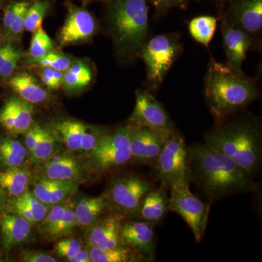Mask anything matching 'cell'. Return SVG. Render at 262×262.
I'll return each instance as SVG.
<instances>
[{
  "instance_id": "1",
  "label": "cell",
  "mask_w": 262,
  "mask_h": 262,
  "mask_svg": "<svg viewBox=\"0 0 262 262\" xmlns=\"http://www.w3.org/2000/svg\"><path fill=\"white\" fill-rule=\"evenodd\" d=\"M188 170L191 183L211 204L226 196L258 189L254 178L244 169L205 142L189 146Z\"/></svg>"
},
{
  "instance_id": "2",
  "label": "cell",
  "mask_w": 262,
  "mask_h": 262,
  "mask_svg": "<svg viewBox=\"0 0 262 262\" xmlns=\"http://www.w3.org/2000/svg\"><path fill=\"white\" fill-rule=\"evenodd\" d=\"M204 95L210 112L219 122L241 111L259 96L252 78L211 58L205 79Z\"/></svg>"
},
{
  "instance_id": "3",
  "label": "cell",
  "mask_w": 262,
  "mask_h": 262,
  "mask_svg": "<svg viewBox=\"0 0 262 262\" xmlns=\"http://www.w3.org/2000/svg\"><path fill=\"white\" fill-rule=\"evenodd\" d=\"M205 143L227 155L254 178L262 162V129L258 119L241 118L219 125Z\"/></svg>"
},
{
  "instance_id": "4",
  "label": "cell",
  "mask_w": 262,
  "mask_h": 262,
  "mask_svg": "<svg viewBox=\"0 0 262 262\" xmlns=\"http://www.w3.org/2000/svg\"><path fill=\"white\" fill-rule=\"evenodd\" d=\"M147 0H108L110 30L122 56L138 53L149 32Z\"/></svg>"
},
{
  "instance_id": "5",
  "label": "cell",
  "mask_w": 262,
  "mask_h": 262,
  "mask_svg": "<svg viewBox=\"0 0 262 262\" xmlns=\"http://www.w3.org/2000/svg\"><path fill=\"white\" fill-rule=\"evenodd\" d=\"M182 52L178 36L159 34L141 46L138 55L145 63L148 88L154 91L163 83L165 76Z\"/></svg>"
},
{
  "instance_id": "6",
  "label": "cell",
  "mask_w": 262,
  "mask_h": 262,
  "mask_svg": "<svg viewBox=\"0 0 262 262\" xmlns=\"http://www.w3.org/2000/svg\"><path fill=\"white\" fill-rule=\"evenodd\" d=\"M154 188L153 183L148 179L129 174L115 177L103 195L110 212L123 218H136L144 196Z\"/></svg>"
},
{
  "instance_id": "7",
  "label": "cell",
  "mask_w": 262,
  "mask_h": 262,
  "mask_svg": "<svg viewBox=\"0 0 262 262\" xmlns=\"http://www.w3.org/2000/svg\"><path fill=\"white\" fill-rule=\"evenodd\" d=\"M189 175L174 183L170 191V211L180 215L201 242L208 225L211 203L202 201L190 189Z\"/></svg>"
},
{
  "instance_id": "8",
  "label": "cell",
  "mask_w": 262,
  "mask_h": 262,
  "mask_svg": "<svg viewBox=\"0 0 262 262\" xmlns=\"http://www.w3.org/2000/svg\"><path fill=\"white\" fill-rule=\"evenodd\" d=\"M188 159L189 146L184 136L176 129L151 166V178L170 189L174 183L189 175Z\"/></svg>"
},
{
  "instance_id": "9",
  "label": "cell",
  "mask_w": 262,
  "mask_h": 262,
  "mask_svg": "<svg viewBox=\"0 0 262 262\" xmlns=\"http://www.w3.org/2000/svg\"><path fill=\"white\" fill-rule=\"evenodd\" d=\"M130 125L106 132L89 155L90 166L98 173H106L131 162Z\"/></svg>"
},
{
  "instance_id": "10",
  "label": "cell",
  "mask_w": 262,
  "mask_h": 262,
  "mask_svg": "<svg viewBox=\"0 0 262 262\" xmlns=\"http://www.w3.org/2000/svg\"><path fill=\"white\" fill-rule=\"evenodd\" d=\"M127 125L145 127L166 138L177 129L162 103L146 90L136 91L135 106Z\"/></svg>"
},
{
  "instance_id": "11",
  "label": "cell",
  "mask_w": 262,
  "mask_h": 262,
  "mask_svg": "<svg viewBox=\"0 0 262 262\" xmlns=\"http://www.w3.org/2000/svg\"><path fill=\"white\" fill-rule=\"evenodd\" d=\"M155 225L136 218H125L120 226V241L122 245L132 248L145 258L155 260Z\"/></svg>"
},
{
  "instance_id": "12",
  "label": "cell",
  "mask_w": 262,
  "mask_h": 262,
  "mask_svg": "<svg viewBox=\"0 0 262 262\" xmlns=\"http://www.w3.org/2000/svg\"><path fill=\"white\" fill-rule=\"evenodd\" d=\"M67 9L64 24L58 34V42L61 46H67L88 42L97 29L96 20L85 8L69 4Z\"/></svg>"
},
{
  "instance_id": "13",
  "label": "cell",
  "mask_w": 262,
  "mask_h": 262,
  "mask_svg": "<svg viewBox=\"0 0 262 262\" xmlns=\"http://www.w3.org/2000/svg\"><path fill=\"white\" fill-rule=\"evenodd\" d=\"M130 127L131 162L151 167L168 138L145 127Z\"/></svg>"
},
{
  "instance_id": "14",
  "label": "cell",
  "mask_w": 262,
  "mask_h": 262,
  "mask_svg": "<svg viewBox=\"0 0 262 262\" xmlns=\"http://www.w3.org/2000/svg\"><path fill=\"white\" fill-rule=\"evenodd\" d=\"M224 18L249 35L257 34L262 28V0H232Z\"/></svg>"
},
{
  "instance_id": "15",
  "label": "cell",
  "mask_w": 262,
  "mask_h": 262,
  "mask_svg": "<svg viewBox=\"0 0 262 262\" xmlns=\"http://www.w3.org/2000/svg\"><path fill=\"white\" fill-rule=\"evenodd\" d=\"M123 217L108 212L87 227L85 241L88 246L115 248L124 246L120 241V226Z\"/></svg>"
},
{
  "instance_id": "16",
  "label": "cell",
  "mask_w": 262,
  "mask_h": 262,
  "mask_svg": "<svg viewBox=\"0 0 262 262\" xmlns=\"http://www.w3.org/2000/svg\"><path fill=\"white\" fill-rule=\"evenodd\" d=\"M38 165H41L39 174L42 178L74 181L80 184L86 178V173L82 165L67 152L59 151Z\"/></svg>"
},
{
  "instance_id": "17",
  "label": "cell",
  "mask_w": 262,
  "mask_h": 262,
  "mask_svg": "<svg viewBox=\"0 0 262 262\" xmlns=\"http://www.w3.org/2000/svg\"><path fill=\"white\" fill-rule=\"evenodd\" d=\"M221 31L227 64L237 70H242L246 53L252 42L251 38L247 33L229 24L224 17L221 20Z\"/></svg>"
},
{
  "instance_id": "18",
  "label": "cell",
  "mask_w": 262,
  "mask_h": 262,
  "mask_svg": "<svg viewBox=\"0 0 262 262\" xmlns=\"http://www.w3.org/2000/svg\"><path fill=\"white\" fill-rule=\"evenodd\" d=\"M32 232V224L20 215L8 212L0 216V241L5 251L27 242Z\"/></svg>"
},
{
  "instance_id": "19",
  "label": "cell",
  "mask_w": 262,
  "mask_h": 262,
  "mask_svg": "<svg viewBox=\"0 0 262 262\" xmlns=\"http://www.w3.org/2000/svg\"><path fill=\"white\" fill-rule=\"evenodd\" d=\"M168 188L160 184L154 188L143 199L136 218L158 225L170 211V195Z\"/></svg>"
},
{
  "instance_id": "20",
  "label": "cell",
  "mask_w": 262,
  "mask_h": 262,
  "mask_svg": "<svg viewBox=\"0 0 262 262\" xmlns=\"http://www.w3.org/2000/svg\"><path fill=\"white\" fill-rule=\"evenodd\" d=\"M110 212L105 196H82L75 205L77 225L80 227L92 225L103 215Z\"/></svg>"
},
{
  "instance_id": "21",
  "label": "cell",
  "mask_w": 262,
  "mask_h": 262,
  "mask_svg": "<svg viewBox=\"0 0 262 262\" xmlns=\"http://www.w3.org/2000/svg\"><path fill=\"white\" fill-rule=\"evenodd\" d=\"M9 84L19 97L32 104L44 103L49 98L47 91L27 72L13 76L10 79Z\"/></svg>"
},
{
  "instance_id": "22",
  "label": "cell",
  "mask_w": 262,
  "mask_h": 262,
  "mask_svg": "<svg viewBox=\"0 0 262 262\" xmlns=\"http://www.w3.org/2000/svg\"><path fill=\"white\" fill-rule=\"evenodd\" d=\"M31 172L27 168L17 166L0 172V188L7 195L17 198L28 191Z\"/></svg>"
},
{
  "instance_id": "23",
  "label": "cell",
  "mask_w": 262,
  "mask_h": 262,
  "mask_svg": "<svg viewBox=\"0 0 262 262\" xmlns=\"http://www.w3.org/2000/svg\"><path fill=\"white\" fill-rule=\"evenodd\" d=\"M91 262L146 261L132 248L122 246L115 248H101L88 246Z\"/></svg>"
},
{
  "instance_id": "24",
  "label": "cell",
  "mask_w": 262,
  "mask_h": 262,
  "mask_svg": "<svg viewBox=\"0 0 262 262\" xmlns=\"http://www.w3.org/2000/svg\"><path fill=\"white\" fill-rule=\"evenodd\" d=\"M85 127L86 125L77 120H65L56 123L55 130L67 149L77 151H80Z\"/></svg>"
},
{
  "instance_id": "25",
  "label": "cell",
  "mask_w": 262,
  "mask_h": 262,
  "mask_svg": "<svg viewBox=\"0 0 262 262\" xmlns=\"http://www.w3.org/2000/svg\"><path fill=\"white\" fill-rule=\"evenodd\" d=\"M59 151H61L59 141L51 132L42 127L37 144L29 155V160L32 165H38Z\"/></svg>"
},
{
  "instance_id": "26",
  "label": "cell",
  "mask_w": 262,
  "mask_h": 262,
  "mask_svg": "<svg viewBox=\"0 0 262 262\" xmlns=\"http://www.w3.org/2000/svg\"><path fill=\"white\" fill-rule=\"evenodd\" d=\"M218 19L213 16H200L189 23V32L194 40L208 47L216 30Z\"/></svg>"
},
{
  "instance_id": "27",
  "label": "cell",
  "mask_w": 262,
  "mask_h": 262,
  "mask_svg": "<svg viewBox=\"0 0 262 262\" xmlns=\"http://www.w3.org/2000/svg\"><path fill=\"white\" fill-rule=\"evenodd\" d=\"M13 112L16 134H24L33 124L34 110L32 103L13 96L7 100Z\"/></svg>"
},
{
  "instance_id": "28",
  "label": "cell",
  "mask_w": 262,
  "mask_h": 262,
  "mask_svg": "<svg viewBox=\"0 0 262 262\" xmlns=\"http://www.w3.org/2000/svg\"><path fill=\"white\" fill-rule=\"evenodd\" d=\"M51 7V0L31 1L24 20V29L34 33L42 28L43 20Z\"/></svg>"
},
{
  "instance_id": "29",
  "label": "cell",
  "mask_w": 262,
  "mask_h": 262,
  "mask_svg": "<svg viewBox=\"0 0 262 262\" xmlns=\"http://www.w3.org/2000/svg\"><path fill=\"white\" fill-rule=\"evenodd\" d=\"M75 202L72 201L70 206L67 208L58 225L48 236V241H56L67 237L72 234L75 227H77L75 214Z\"/></svg>"
},
{
  "instance_id": "30",
  "label": "cell",
  "mask_w": 262,
  "mask_h": 262,
  "mask_svg": "<svg viewBox=\"0 0 262 262\" xmlns=\"http://www.w3.org/2000/svg\"><path fill=\"white\" fill-rule=\"evenodd\" d=\"M53 42L42 28L38 29L33 34L28 51L29 58H39L53 51Z\"/></svg>"
},
{
  "instance_id": "31",
  "label": "cell",
  "mask_w": 262,
  "mask_h": 262,
  "mask_svg": "<svg viewBox=\"0 0 262 262\" xmlns=\"http://www.w3.org/2000/svg\"><path fill=\"white\" fill-rule=\"evenodd\" d=\"M72 200L58 203L51 207V210L48 211L46 217L40 222L39 226V232L48 238V236L53 232V229L58 225V222L61 220L62 215L67 208L72 203Z\"/></svg>"
},
{
  "instance_id": "32",
  "label": "cell",
  "mask_w": 262,
  "mask_h": 262,
  "mask_svg": "<svg viewBox=\"0 0 262 262\" xmlns=\"http://www.w3.org/2000/svg\"><path fill=\"white\" fill-rule=\"evenodd\" d=\"M27 62L29 64L50 67L63 72L68 70L72 63L70 57L54 51L50 52L42 58H29Z\"/></svg>"
},
{
  "instance_id": "33",
  "label": "cell",
  "mask_w": 262,
  "mask_h": 262,
  "mask_svg": "<svg viewBox=\"0 0 262 262\" xmlns=\"http://www.w3.org/2000/svg\"><path fill=\"white\" fill-rule=\"evenodd\" d=\"M13 200L21 204L31 212L36 223L40 222L49 211L48 206L39 201L32 192H29L28 191L21 195L13 198Z\"/></svg>"
},
{
  "instance_id": "34",
  "label": "cell",
  "mask_w": 262,
  "mask_h": 262,
  "mask_svg": "<svg viewBox=\"0 0 262 262\" xmlns=\"http://www.w3.org/2000/svg\"><path fill=\"white\" fill-rule=\"evenodd\" d=\"M80 183L74 181L57 180L56 185L52 189L50 206L69 201L78 190Z\"/></svg>"
},
{
  "instance_id": "35",
  "label": "cell",
  "mask_w": 262,
  "mask_h": 262,
  "mask_svg": "<svg viewBox=\"0 0 262 262\" xmlns=\"http://www.w3.org/2000/svg\"><path fill=\"white\" fill-rule=\"evenodd\" d=\"M92 79L93 73L79 75V74L72 73L67 70L63 73L62 86L67 91H78V90L87 88L91 84Z\"/></svg>"
},
{
  "instance_id": "36",
  "label": "cell",
  "mask_w": 262,
  "mask_h": 262,
  "mask_svg": "<svg viewBox=\"0 0 262 262\" xmlns=\"http://www.w3.org/2000/svg\"><path fill=\"white\" fill-rule=\"evenodd\" d=\"M106 132V131L101 130L97 127L86 125L82 136L80 151H84L88 155L91 154L97 146L98 141Z\"/></svg>"
},
{
  "instance_id": "37",
  "label": "cell",
  "mask_w": 262,
  "mask_h": 262,
  "mask_svg": "<svg viewBox=\"0 0 262 262\" xmlns=\"http://www.w3.org/2000/svg\"><path fill=\"white\" fill-rule=\"evenodd\" d=\"M82 248V245L79 239L64 238L56 243L53 251L58 257L65 258L68 261Z\"/></svg>"
},
{
  "instance_id": "38",
  "label": "cell",
  "mask_w": 262,
  "mask_h": 262,
  "mask_svg": "<svg viewBox=\"0 0 262 262\" xmlns=\"http://www.w3.org/2000/svg\"><path fill=\"white\" fill-rule=\"evenodd\" d=\"M30 3V0H13L6 5L3 18V27L5 33L9 29L20 10L29 6Z\"/></svg>"
},
{
  "instance_id": "39",
  "label": "cell",
  "mask_w": 262,
  "mask_h": 262,
  "mask_svg": "<svg viewBox=\"0 0 262 262\" xmlns=\"http://www.w3.org/2000/svg\"><path fill=\"white\" fill-rule=\"evenodd\" d=\"M56 182L57 180L41 178L34 184L33 194L45 205L51 207V193L52 189L56 185Z\"/></svg>"
},
{
  "instance_id": "40",
  "label": "cell",
  "mask_w": 262,
  "mask_h": 262,
  "mask_svg": "<svg viewBox=\"0 0 262 262\" xmlns=\"http://www.w3.org/2000/svg\"><path fill=\"white\" fill-rule=\"evenodd\" d=\"M20 58H21V53L18 50L15 49V51L10 55V56L0 67V77L4 80L9 78L18 67Z\"/></svg>"
},
{
  "instance_id": "41",
  "label": "cell",
  "mask_w": 262,
  "mask_h": 262,
  "mask_svg": "<svg viewBox=\"0 0 262 262\" xmlns=\"http://www.w3.org/2000/svg\"><path fill=\"white\" fill-rule=\"evenodd\" d=\"M29 6L26 7L20 10V13L15 17L9 29L7 31L6 35L11 39H18L21 37L24 29V20H25L26 13Z\"/></svg>"
},
{
  "instance_id": "42",
  "label": "cell",
  "mask_w": 262,
  "mask_h": 262,
  "mask_svg": "<svg viewBox=\"0 0 262 262\" xmlns=\"http://www.w3.org/2000/svg\"><path fill=\"white\" fill-rule=\"evenodd\" d=\"M25 160L26 158L23 157L15 154L10 150L0 145V163L7 168L21 166Z\"/></svg>"
},
{
  "instance_id": "43",
  "label": "cell",
  "mask_w": 262,
  "mask_h": 262,
  "mask_svg": "<svg viewBox=\"0 0 262 262\" xmlns=\"http://www.w3.org/2000/svg\"><path fill=\"white\" fill-rule=\"evenodd\" d=\"M0 125L10 134H16L14 117L7 101H5L3 108L0 110Z\"/></svg>"
},
{
  "instance_id": "44",
  "label": "cell",
  "mask_w": 262,
  "mask_h": 262,
  "mask_svg": "<svg viewBox=\"0 0 262 262\" xmlns=\"http://www.w3.org/2000/svg\"><path fill=\"white\" fill-rule=\"evenodd\" d=\"M42 127L38 123H33L25 134V147L28 151V155L32 152L40 135Z\"/></svg>"
},
{
  "instance_id": "45",
  "label": "cell",
  "mask_w": 262,
  "mask_h": 262,
  "mask_svg": "<svg viewBox=\"0 0 262 262\" xmlns=\"http://www.w3.org/2000/svg\"><path fill=\"white\" fill-rule=\"evenodd\" d=\"M22 261L56 262L57 260L47 252L42 251H27L22 253Z\"/></svg>"
},
{
  "instance_id": "46",
  "label": "cell",
  "mask_w": 262,
  "mask_h": 262,
  "mask_svg": "<svg viewBox=\"0 0 262 262\" xmlns=\"http://www.w3.org/2000/svg\"><path fill=\"white\" fill-rule=\"evenodd\" d=\"M160 13L168 11L173 8H184L187 0H147Z\"/></svg>"
},
{
  "instance_id": "47",
  "label": "cell",
  "mask_w": 262,
  "mask_h": 262,
  "mask_svg": "<svg viewBox=\"0 0 262 262\" xmlns=\"http://www.w3.org/2000/svg\"><path fill=\"white\" fill-rule=\"evenodd\" d=\"M0 145L4 146L6 149L10 150L15 154L20 155L24 158H27V157L28 156V151L25 146L20 141L15 140V139H11V138L2 139L0 141Z\"/></svg>"
},
{
  "instance_id": "48",
  "label": "cell",
  "mask_w": 262,
  "mask_h": 262,
  "mask_svg": "<svg viewBox=\"0 0 262 262\" xmlns=\"http://www.w3.org/2000/svg\"><path fill=\"white\" fill-rule=\"evenodd\" d=\"M69 262H91V258H90L89 249L87 248H82L79 250L77 253L72 256Z\"/></svg>"
},
{
  "instance_id": "49",
  "label": "cell",
  "mask_w": 262,
  "mask_h": 262,
  "mask_svg": "<svg viewBox=\"0 0 262 262\" xmlns=\"http://www.w3.org/2000/svg\"><path fill=\"white\" fill-rule=\"evenodd\" d=\"M15 49L16 48L10 43H7V44L0 46V67L3 64V62L10 56V55L15 51Z\"/></svg>"
},
{
  "instance_id": "50",
  "label": "cell",
  "mask_w": 262,
  "mask_h": 262,
  "mask_svg": "<svg viewBox=\"0 0 262 262\" xmlns=\"http://www.w3.org/2000/svg\"><path fill=\"white\" fill-rule=\"evenodd\" d=\"M5 206H6V194L0 188V211H2Z\"/></svg>"
},
{
  "instance_id": "51",
  "label": "cell",
  "mask_w": 262,
  "mask_h": 262,
  "mask_svg": "<svg viewBox=\"0 0 262 262\" xmlns=\"http://www.w3.org/2000/svg\"><path fill=\"white\" fill-rule=\"evenodd\" d=\"M215 1L218 2V3H222V2H225L226 0H215Z\"/></svg>"
},
{
  "instance_id": "52",
  "label": "cell",
  "mask_w": 262,
  "mask_h": 262,
  "mask_svg": "<svg viewBox=\"0 0 262 262\" xmlns=\"http://www.w3.org/2000/svg\"><path fill=\"white\" fill-rule=\"evenodd\" d=\"M2 256H3V254H2V253L0 252V261H2Z\"/></svg>"
},
{
  "instance_id": "53",
  "label": "cell",
  "mask_w": 262,
  "mask_h": 262,
  "mask_svg": "<svg viewBox=\"0 0 262 262\" xmlns=\"http://www.w3.org/2000/svg\"><path fill=\"white\" fill-rule=\"evenodd\" d=\"M2 4H3V0H0V6H1Z\"/></svg>"
}]
</instances>
